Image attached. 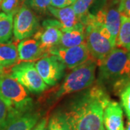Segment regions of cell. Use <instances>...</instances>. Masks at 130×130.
<instances>
[{"label":"cell","mask_w":130,"mask_h":130,"mask_svg":"<svg viewBox=\"0 0 130 130\" xmlns=\"http://www.w3.org/2000/svg\"><path fill=\"white\" fill-rule=\"evenodd\" d=\"M5 73H7V68H5V67H1V66H0V74H5Z\"/></svg>","instance_id":"29"},{"label":"cell","mask_w":130,"mask_h":130,"mask_svg":"<svg viewBox=\"0 0 130 130\" xmlns=\"http://www.w3.org/2000/svg\"><path fill=\"white\" fill-rule=\"evenodd\" d=\"M35 67L42 79L49 86L56 85L61 79L66 68L64 64L52 54L38 59L35 63Z\"/></svg>","instance_id":"8"},{"label":"cell","mask_w":130,"mask_h":130,"mask_svg":"<svg viewBox=\"0 0 130 130\" xmlns=\"http://www.w3.org/2000/svg\"><path fill=\"white\" fill-rule=\"evenodd\" d=\"M47 129L48 130H71L62 113H55L51 116Z\"/></svg>","instance_id":"20"},{"label":"cell","mask_w":130,"mask_h":130,"mask_svg":"<svg viewBox=\"0 0 130 130\" xmlns=\"http://www.w3.org/2000/svg\"><path fill=\"white\" fill-rule=\"evenodd\" d=\"M24 3L22 0H2L1 9L6 14L14 15Z\"/></svg>","instance_id":"21"},{"label":"cell","mask_w":130,"mask_h":130,"mask_svg":"<svg viewBox=\"0 0 130 130\" xmlns=\"http://www.w3.org/2000/svg\"><path fill=\"white\" fill-rule=\"evenodd\" d=\"M84 43H85V26L79 23L73 28L62 29L61 37L58 46L70 48Z\"/></svg>","instance_id":"14"},{"label":"cell","mask_w":130,"mask_h":130,"mask_svg":"<svg viewBox=\"0 0 130 130\" xmlns=\"http://www.w3.org/2000/svg\"><path fill=\"white\" fill-rule=\"evenodd\" d=\"M48 12L60 23L62 29L73 28L80 23L79 18L75 13L72 6H68L62 8H56L50 6Z\"/></svg>","instance_id":"15"},{"label":"cell","mask_w":130,"mask_h":130,"mask_svg":"<svg viewBox=\"0 0 130 130\" xmlns=\"http://www.w3.org/2000/svg\"><path fill=\"white\" fill-rule=\"evenodd\" d=\"M51 0H28L25 3L39 14H46L48 12Z\"/></svg>","instance_id":"23"},{"label":"cell","mask_w":130,"mask_h":130,"mask_svg":"<svg viewBox=\"0 0 130 130\" xmlns=\"http://www.w3.org/2000/svg\"><path fill=\"white\" fill-rule=\"evenodd\" d=\"M110 101L98 84L74 100L62 114L71 130H104L103 111Z\"/></svg>","instance_id":"1"},{"label":"cell","mask_w":130,"mask_h":130,"mask_svg":"<svg viewBox=\"0 0 130 130\" xmlns=\"http://www.w3.org/2000/svg\"><path fill=\"white\" fill-rule=\"evenodd\" d=\"M43 130H48V129H47L46 127V128H45V129H43Z\"/></svg>","instance_id":"33"},{"label":"cell","mask_w":130,"mask_h":130,"mask_svg":"<svg viewBox=\"0 0 130 130\" xmlns=\"http://www.w3.org/2000/svg\"><path fill=\"white\" fill-rule=\"evenodd\" d=\"M97 61L90 58L67 74L56 94V98L88 88L95 79Z\"/></svg>","instance_id":"4"},{"label":"cell","mask_w":130,"mask_h":130,"mask_svg":"<svg viewBox=\"0 0 130 130\" xmlns=\"http://www.w3.org/2000/svg\"><path fill=\"white\" fill-rule=\"evenodd\" d=\"M61 34L62 27L60 23L56 20L47 19L34 34V38L39 42L45 51L49 53L52 48L59 45Z\"/></svg>","instance_id":"10"},{"label":"cell","mask_w":130,"mask_h":130,"mask_svg":"<svg viewBox=\"0 0 130 130\" xmlns=\"http://www.w3.org/2000/svg\"><path fill=\"white\" fill-rule=\"evenodd\" d=\"M121 101L126 115L130 117V83L121 93Z\"/></svg>","instance_id":"25"},{"label":"cell","mask_w":130,"mask_h":130,"mask_svg":"<svg viewBox=\"0 0 130 130\" xmlns=\"http://www.w3.org/2000/svg\"><path fill=\"white\" fill-rule=\"evenodd\" d=\"M19 61L18 47L14 43H0V66L5 68L15 65Z\"/></svg>","instance_id":"17"},{"label":"cell","mask_w":130,"mask_h":130,"mask_svg":"<svg viewBox=\"0 0 130 130\" xmlns=\"http://www.w3.org/2000/svg\"><path fill=\"white\" fill-rule=\"evenodd\" d=\"M1 4H2V0H0V9H1Z\"/></svg>","instance_id":"32"},{"label":"cell","mask_w":130,"mask_h":130,"mask_svg":"<svg viewBox=\"0 0 130 130\" xmlns=\"http://www.w3.org/2000/svg\"><path fill=\"white\" fill-rule=\"evenodd\" d=\"M116 46L130 51V18L121 15L120 29L116 38Z\"/></svg>","instance_id":"19"},{"label":"cell","mask_w":130,"mask_h":130,"mask_svg":"<svg viewBox=\"0 0 130 130\" xmlns=\"http://www.w3.org/2000/svg\"><path fill=\"white\" fill-rule=\"evenodd\" d=\"M119 11L121 15L130 18V0H120Z\"/></svg>","instance_id":"26"},{"label":"cell","mask_w":130,"mask_h":130,"mask_svg":"<svg viewBox=\"0 0 130 130\" xmlns=\"http://www.w3.org/2000/svg\"><path fill=\"white\" fill-rule=\"evenodd\" d=\"M76 0H51V6L56 8H62L73 5Z\"/></svg>","instance_id":"27"},{"label":"cell","mask_w":130,"mask_h":130,"mask_svg":"<svg viewBox=\"0 0 130 130\" xmlns=\"http://www.w3.org/2000/svg\"><path fill=\"white\" fill-rule=\"evenodd\" d=\"M39 118V113L28 111L12 119L3 130H32Z\"/></svg>","instance_id":"16"},{"label":"cell","mask_w":130,"mask_h":130,"mask_svg":"<svg viewBox=\"0 0 130 130\" xmlns=\"http://www.w3.org/2000/svg\"><path fill=\"white\" fill-rule=\"evenodd\" d=\"M13 119L9 108L0 97V130L4 129L9 121Z\"/></svg>","instance_id":"24"},{"label":"cell","mask_w":130,"mask_h":130,"mask_svg":"<svg viewBox=\"0 0 130 130\" xmlns=\"http://www.w3.org/2000/svg\"><path fill=\"white\" fill-rule=\"evenodd\" d=\"M103 121L106 130H125L123 121V111L119 103L109 102L104 109Z\"/></svg>","instance_id":"13"},{"label":"cell","mask_w":130,"mask_h":130,"mask_svg":"<svg viewBox=\"0 0 130 130\" xmlns=\"http://www.w3.org/2000/svg\"><path fill=\"white\" fill-rule=\"evenodd\" d=\"M10 74L31 93H42L48 87L36 70L35 63L31 61L16 64L12 67Z\"/></svg>","instance_id":"6"},{"label":"cell","mask_w":130,"mask_h":130,"mask_svg":"<svg viewBox=\"0 0 130 130\" xmlns=\"http://www.w3.org/2000/svg\"><path fill=\"white\" fill-rule=\"evenodd\" d=\"M13 34V16L0 13V43L11 41Z\"/></svg>","instance_id":"18"},{"label":"cell","mask_w":130,"mask_h":130,"mask_svg":"<svg viewBox=\"0 0 130 130\" xmlns=\"http://www.w3.org/2000/svg\"><path fill=\"white\" fill-rule=\"evenodd\" d=\"M46 119H43L41 121H40L36 124V125L32 128V130H43L46 127Z\"/></svg>","instance_id":"28"},{"label":"cell","mask_w":130,"mask_h":130,"mask_svg":"<svg viewBox=\"0 0 130 130\" xmlns=\"http://www.w3.org/2000/svg\"><path fill=\"white\" fill-rule=\"evenodd\" d=\"M98 66L100 84L111 86L115 93H121L130 83V51L113 48Z\"/></svg>","instance_id":"2"},{"label":"cell","mask_w":130,"mask_h":130,"mask_svg":"<svg viewBox=\"0 0 130 130\" xmlns=\"http://www.w3.org/2000/svg\"><path fill=\"white\" fill-rule=\"evenodd\" d=\"M18 51L20 61L38 60L49 54L41 46L36 39L29 38L20 41L18 45Z\"/></svg>","instance_id":"12"},{"label":"cell","mask_w":130,"mask_h":130,"mask_svg":"<svg viewBox=\"0 0 130 130\" xmlns=\"http://www.w3.org/2000/svg\"><path fill=\"white\" fill-rule=\"evenodd\" d=\"M98 23L106 26L111 34L113 41L116 45V38L120 29L121 14L119 11V7H108L99 10L94 14Z\"/></svg>","instance_id":"11"},{"label":"cell","mask_w":130,"mask_h":130,"mask_svg":"<svg viewBox=\"0 0 130 130\" xmlns=\"http://www.w3.org/2000/svg\"><path fill=\"white\" fill-rule=\"evenodd\" d=\"M39 22L36 14L24 3L14 14L13 20V34L16 41L31 37L39 29Z\"/></svg>","instance_id":"7"},{"label":"cell","mask_w":130,"mask_h":130,"mask_svg":"<svg viewBox=\"0 0 130 130\" xmlns=\"http://www.w3.org/2000/svg\"><path fill=\"white\" fill-rule=\"evenodd\" d=\"M49 54L57 56L69 69H74L93 58L86 43L70 48L56 46L50 50Z\"/></svg>","instance_id":"9"},{"label":"cell","mask_w":130,"mask_h":130,"mask_svg":"<svg viewBox=\"0 0 130 130\" xmlns=\"http://www.w3.org/2000/svg\"><path fill=\"white\" fill-rule=\"evenodd\" d=\"M80 23L85 26V43L90 54L98 65L111 52L114 46L99 31L94 14H86L80 19Z\"/></svg>","instance_id":"5"},{"label":"cell","mask_w":130,"mask_h":130,"mask_svg":"<svg viewBox=\"0 0 130 130\" xmlns=\"http://www.w3.org/2000/svg\"><path fill=\"white\" fill-rule=\"evenodd\" d=\"M0 97L13 118L32 110V100L27 90L9 73L0 74Z\"/></svg>","instance_id":"3"},{"label":"cell","mask_w":130,"mask_h":130,"mask_svg":"<svg viewBox=\"0 0 130 130\" xmlns=\"http://www.w3.org/2000/svg\"><path fill=\"white\" fill-rule=\"evenodd\" d=\"M26 1H28V0H22V2H23V3H25V2Z\"/></svg>","instance_id":"31"},{"label":"cell","mask_w":130,"mask_h":130,"mask_svg":"<svg viewBox=\"0 0 130 130\" xmlns=\"http://www.w3.org/2000/svg\"><path fill=\"white\" fill-rule=\"evenodd\" d=\"M126 130H130V117H128V122H127V126Z\"/></svg>","instance_id":"30"},{"label":"cell","mask_w":130,"mask_h":130,"mask_svg":"<svg viewBox=\"0 0 130 130\" xmlns=\"http://www.w3.org/2000/svg\"><path fill=\"white\" fill-rule=\"evenodd\" d=\"M93 2L94 0H76V2L72 5V7L79 18V20L88 14L89 7L92 5Z\"/></svg>","instance_id":"22"}]
</instances>
